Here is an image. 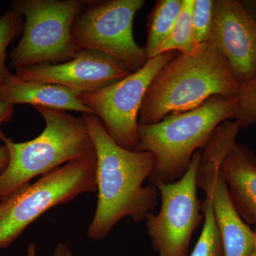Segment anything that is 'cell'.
Returning <instances> with one entry per match:
<instances>
[{"label": "cell", "mask_w": 256, "mask_h": 256, "mask_svg": "<svg viewBox=\"0 0 256 256\" xmlns=\"http://www.w3.org/2000/svg\"><path fill=\"white\" fill-rule=\"evenodd\" d=\"M97 158L98 202L89 238H105L120 220L129 217L136 223L146 220L156 210L159 192L153 185L144 186L156 164L148 151L128 150L108 134L98 117L84 114Z\"/></svg>", "instance_id": "6da1fadb"}, {"label": "cell", "mask_w": 256, "mask_h": 256, "mask_svg": "<svg viewBox=\"0 0 256 256\" xmlns=\"http://www.w3.org/2000/svg\"><path fill=\"white\" fill-rule=\"evenodd\" d=\"M238 86L223 55L212 44H197L156 74L143 99L138 124H158L169 114L193 110L213 96L236 98Z\"/></svg>", "instance_id": "7a4b0ae2"}, {"label": "cell", "mask_w": 256, "mask_h": 256, "mask_svg": "<svg viewBox=\"0 0 256 256\" xmlns=\"http://www.w3.org/2000/svg\"><path fill=\"white\" fill-rule=\"evenodd\" d=\"M236 110V98L215 96L193 110L169 114L158 124H138L136 150L150 152L156 158L148 178L151 184L158 188L182 178L195 152L206 146L220 124L235 118Z\"/></svg>", "instance_id": "3957f363"}, {"label": "cell", "mask_w": 256, "mask_h": 256, "mask_svg": "<svg viewBox=\"0 0 256 256\" xmlns=\"http://www.w3.org/2000/svg\"><path fill=\"white\" fill-rule=\"evenodd\" d=\"M34 108L46 122L38 137L24 142H13L6 136L1 140L9 152V162L0 173V202L30 184L32 178L43 176L94 148L82 117L60 109Z\"/></svg>", "instance_id": "277c9868"}, {"label": "cell", "mask_w": 256, "mask_h": 256, "mask_svg": "<svg viewBox=\"0 0 256 256\" xmlns=\"http://www.w3.org/2000/svg\"><path fill=\"white\" fill-rule=\"evenodd\" d=\"M95 149L28 184L0 202V248H6L42 214L84 193L97 192Z\"/></svg>", "instance_id": "5b68a950"}, {"label": "cell", "mask_w": 256, "mask_h": 256, "mask_svg": "<svg viewBox=\"0 0 256 256\" xmlns=\"http://www.w3.org/2000/svg\"><path fill=\"white\" fill-rule=\"evenodd\" d=\"M92 0H16L12 10L24 18L22 38L12 50L10 65L16 69L65 63L82 48L72 36L76 16Z\"/></svg>", "instance_id": "8992f818"}, {"label": "cell", "mask_w": 256, "mask_h": 256, "mask_svg": "<svg viewBox=\"0 0 256 256\" xmlns=\"http://www.w3.org/2000/svg\"><path fill=\"white\" fill-rule=\"evenodd\" d=\"M240 129L235 120H227L216 128L204 146L197 168L196 186L212 203L225 256H249L256 248V232L236 210L222 172L224 160L236 143Z\"/></svg>", "instance_id": "52a82bcc"}, {"label": "cell", "mask_w": 256, "mask_h": 256, "mask_svg": "<svg viewBox=\"0 0 256 256\" xmlns=\"http://www.w3.org/2000/svg\"><path fill=\"white\" fill-rule=\"evenodd\" d=\"M144 0H106L90 3L74 20L72 36L82 50H97L118 60L131 72L148 62L146 48L136 43L133 21Z\"/></svg>", "instance_id": "ba28073f"}, {"label": "cell", "mask_w": 256, "mask_h": 256, "mask_svg": "<svg viewBox=\"0 0 256 256\" xmlns=\"http://www.w3.org/2000/svg\"><path fill=\"white\" fill-rule=\"evenodd\" d=\"M178 55L176 52L162 54L126 78L80 94L78 99L99 118L114 142L128 150H136L139 144L138 116L146 90L160 70Z\"/></svg>", "instance_id": "9c48e42d"}, {"label": "cell", "mask_w": 256, "mask_h": 256, "mask_svg": "<svg viewBox=\"0 0 256 256\" xmlns=\"http://www.w3.org/2000/svg\"><path fill=\"white\" fill-rule=\"evenodd\" d=\"M202 151L195 152L188 170L174 182L160 185L161 208L146 218V228L158 256H188L194 232L204 218L197 196L196 172Z\"/></svg>", "instance_id": "30bf717a"}, {"label": "cell", "mask_w": 256, "mask_h": 256, "mask_svg": "<svg viewBox=\"0 0 256 256\" xmlns=\"http://www.w3.org/2000/svg\"><path fill=\"white\" fill-rule=\"evenodd\" d=\"M208 42L223 55L238 84L256 75V20L238 0H214Z\"/></svg>", "instance_id": "8fae6325"}, {"label": "cell", "mask_w": 256, "mask_h": 256, "mask_svg": "<svg viewBox=\"0 0 256 256\" xmlns=\"http://www.w3.org/2000/svg\"><path fill=\"white\" fill-rule=\"evenodd\" d=\"M16 70L22 80L62 86L77 96L108 86L132 73L118 60L92 50H82L65 63L40 64Z\"/></svg>", "instance_id": "7c38bea8"}, {"label": "cell", "mask_w": 256, "mask_h": 256, "mask_svg": "<svg viewBox=\"0 0 256 256\" xmlns=\"http://www.w3.org/2000/svg\"><path fill=\"white\" fill-rule=\"evenodd\" d=\"M230 198L242 220L256 226V156L236 143L222 164Z\"/></svg>", "instance_id": "4fadbf2b"}, {"label": "cell", "mask_w": 256, "mask_h": 256, "mask_svg": "<svg viewBox=\"0 0 256 256\" xmlns=\"http://www.w3.org/2000/svg\"><path fill=\"white\" fill-rule=\"evenodd\" d=\"M0 102L10 105L28 104L64 110L94 114L78 96L66 88L45 82L22 80L10 73L0 86Z\"/></svg>", "instance_id": "5bb4252c"}, {"label": "cell", "mask_w": 256, "mask_h": 256, "mask_svg": "<svg viewBox=\"0 0 256 256\" xmlns=\"http://www.w3.org/2000/svg\"><path fill=\"white\" fill-rule=\"evenodd\" d=\"M183 0H158L148 18L146 50L148 60L159 56L162 44L171 34Z\"/></svg>", "instance_id": "9a60e30c"}, {"label": "cell", "mask_w": 256, "mask_h": 256, "mask_svg": "<svg viewBox=\"0 0 256 256\" xmlns=\"http://www.w3.org/2000/svg\"><path fill=\"white\" fill-rule=\"evenodd\" d=\"M194 0H183L181 11L171 34L162 44L159 50L160 55L168 52H176L186 54L196 46L194 38L192 11Z\"/></svg>", "instance_id": "2e32d148"}, {"label": "cell", "mask_w": 256, "mask_h": 256, "mask_svg": "<svg viewBox=\"0 0 256 256\" xmlns=\"http://www.w3.org/2000/svg\"><path fill=\"white\" fill-rule=\"evenodd\" d=\"M202 210L204 224L201 235L190 256H225L223 239L208 198H205L202 202Z\"/></svg>", "instance_id": "e0dca14e"}, {"label": "cell", "mask_w": 256, "mask_h": 256, "mask_svg": "<svg viewBox=\"0 0 256 256\" xmlns=\"http://www.w3.org/2000/svg\"><path fill=\"white\" fill-rule=\"evenodd\" d=\"M22 30V16L10 10L0 18V86L10 74L6 66V50Z\"/></svg>", "instance_id": "ac0fdd59"}, {"label": "cell", "mask_w": 256, "mask_h": 256, "mask_svg": "<svg viewBox=\"0 0 256 256\" xmlns=\"http://www.w3.org/2000/svg\"><path fill=\"white\" fill-rule=\"evenodd\" d=\"M235 116L242 128L256 124V75L250 80L239 84Z\"/></svg>", "instance_id": "d6986e66"}, {"label": "cell", "mask_w": 256, "mask_h": 256, "mask_svg": "<svg viewBox=\"0 0 256 256\" xmlns=\"http://www.w3.org/2000/svg\"><path fill=\"white\" fill-rule=\"evenodd\" d=\"M214 0H194L192 26L196 44L208 41L213 23Z\"/></svg>", "instance_id": "ffe728a7"}, {"label": "cell", "mask_w": 256, "mask_h": 256, "mask_svg": "<svg viewBox=\"0 0 256 256\" xmlns=\"http://www.w3.org/2000/svg\"><path fill=\"white\" fill-rule=\"evenodd\" d=\"M14 110V106L0 102V140L5 136L1 130L2 124L4 122H9L12 118Z\"/></svg>", "instance_id": "44dd1931"}, {"label": "cell", "mask_w": 256, "mask_h": 256, "mask_svg": "<svg viewBox=\"0 0 256 256\" xmlns=\"http://www.w3.org/2000/svg\"><path fill=\"white\" fill-rule=\"evenodd\" d=\"M28 256H36L35 247L33 244L30 246V248H28ZM50 256H72V254L70 249H69V248L66 245L60 244L57 246L54 252Z\"/></svg>", "instance_id": "7402d4cb"}, {"label": "cell", "mask_w": 256, "mask_h": 256, "mask_svg": "<svg viewBox=\"0 0 256 256\" xmlns=\"http://www.w3.org/2000/svg\"><path fill=\"white\" fill-rule=\"evenodd\" d=\"M9 162V152L6 146L3 144L0 146V173L2 172L6 168Z\"/></svg>", "instance_id": "603a6c76"}, {"label": "cell", "mask_w": 256, "mask_h": 256, "mask_svg": "<svg viewBox=\"0 0 256 256\" xmlns=\"http://www.w3.org/2000/svg\"><path fill=\"white\" fill-rule=\"evenodd\" d=\"M242 3L246 9L256 20V1H244L242 2Z\"/></svg>", "instance_id": "cb8c5ba5"}, {"label": "cell", "mask_w": 256, "mask_h": 256, "mask_svg": "<svg viewBox=\"0 0 256 256\" xmlns=\"http://www.w3.org/2000/svg\"><path fill=\"white\" fill-rule=\"evenodd\" d=\"M249 256H256V248L255 250H254V252H252V254H250Z\"/></svg>", "instance_id": "d4e9b609"}]
</instances>
